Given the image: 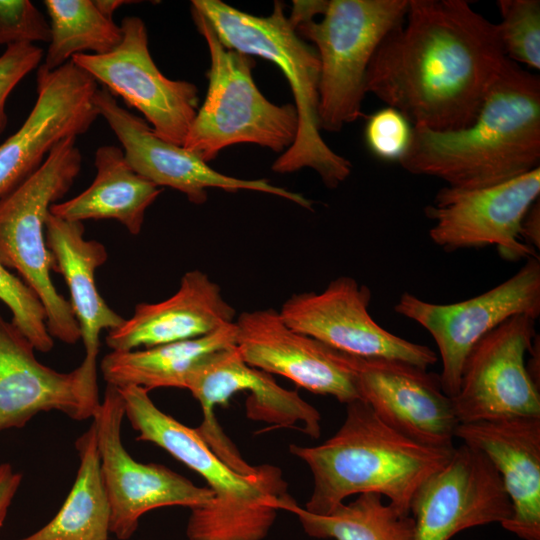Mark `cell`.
<instances>
[{
    "label": "cell",
    "mask_w": 540,
    "mask_h": 540,
    "mask_svg": "<svg viewBox=\"0 0 540 540\" xmlns=\"http://www.w3.org/2000/svg\"><path fill=\"white\" fill-rule=\"evenodd\" d=\"M507 57L496 24L465 0H409L380 43L365 91L412 127L456 131L472 124Z\"/></svg>",
    "instance_id": "6da1fadb"
},
{
    "label": "cell",
    "mask_w": 540,
    "mask_h": 540,
    "mask_svg": "<svg viewBox=\"0 0 540 540\" xmlns=\"http://www.w3.org/2000/svg\"><path fill=\"white\" fill-rule=\"evenodd\" d=\"M398 162L459 190L490 187L540 167L539 76L507 59L472 124L456 131L412 127Z\"/></svg>",
    "instance_id": "7a4b0ae2"
},
{
    "label": "cell",
    "mask_w": 540,
    "mask_h": 540,
    "mask_svg": "<svg viewBox=\"0 0 540 540\" xmlns=\"http://www.w3.org/2000/svg\"><path fill=\"white\" fill-rule=\"evenodd\" d=\"M346 405V418L332 437L313 447L290 445L313 475L305 509L326 515L351 495L377 493L410 514L413 495L449 461L454 448H431L408 439L362 400Z\"/></svg>",
    "instance_id": "3957f363"
},
{
    "label": "cell",
    "mask_w": 540,
    "mask_h": 540,
    "mask_svg": "<svg viewBox=\"0 0 540 540\" xmlns=\"http://www.w3.org/2000/svg\"><path fill=\"white\" fill-rule=\"evenodd\" d=\"M125 417L137 440L153 443L198 473L213 492L212 501L191 509L189 540H263L271 529L281 500L288 495L281 470L270 464L243 474L225 463L198 434L161 411L149 391L118 388Z\"/></svg>",
    "instance_id": "277c9868"
},
{
    "label": "cell",
    "mask_w": 540,
    "mask_h": 540,
    "mask_svg": "<svg viewBox=\"0 0 540 540\" xmlns=\"http://www.w3.org/2000/svg\"><path fill=\"white\" fill-rule=\"evenodd\" d=\"M191 7L213 26L222 44L275 63L291 87L298 115L293 144L272 165L276 173L311 168L329 189L337 188L351 173V163L335 153L320 134L318 117L320 62L316 49L301 38L275 1L271 15L254 16L220 0H193Z\"/></svg>",
    "instance_id": "5b68a950"
},
{
    "label": "cell",
    "mask_w": 540,
    "mask_h": 540,
    "mask_svg": "<svg viewBox=\"0 0 540 540\" xmlns=\"http://www.w3.org/2000/svg\"><path fill=\"white\" fill-rule=\"evenodd\" d=\"M199 33L207 42L211 65L208 91L191 123L183 147L206 163L238 143H254L285 152L295 141L298 115L295 105H276L257 88L252 56L226 48L209 20L191 7Z\"/></svg>",
    "instance_id": "8992f818"
},
{
    "label": "cell",
    "mask_w": 540,
    "mask_h": 540,
    "mask_svg": "<svg viewBox=\"0 0 540 540\" xmlns=\"http://www.w3.org/2000/svg\"><path fill=\"white\" fill-rule=\"evenodd\" d=\"M76 139L60 141L34 173L0 198V262L21 275L44 307L49 334L66 344L81 339L80 329L70 302L50 277L53 261L45 222L50 207L69 191L80 172Z\"/></svg>",
    "instance_id": "52a82bcc"
},
{
    "label": "cell",
    "mask_w": 540,
    "mask_h": 540,
    "mask_svg": "<svg viewBox=\"0 0 540 540\" xmlns=\"http://www.w3.org/2000/svg\"><path fill=\"white\" fill-rule=\"evenodd\" d=\"M409 0H330L320 21L294 26L320 62V129L339 132L362 115L368 66L383 39L405 18Z\"/></svg>",
    "instance_id": "ba28073f"
},
{
    "label": "cell",
    "mask_w": 540,
    "mask_h": 540,
    "mask_svg": "<svg viewBox=\"0 0 540 540\" xmlns=\"http://www.w3.org/2000/svg\"><path fill=\"white\" fill-rule=\"evenodd\" d=\"M394 311L432 336L442 362L440 384L452 398L459 390L467 356L484 336L515 315L539 317L540 259H527L513 276L473 298L436 304L404 293Z\"/></svg>",
    "instance_id": "9c48e42d"
},
{
    "label": "cell",
    "mask_w": 540,
    "mask_h": 540,
    "mask_svg": "<svg viewBox=\"0 0 540 540\" xmlns=\"http://www.w3.org/2000/svg\"><path fill=\"white\" fill-rule=\"evenodd\" d=\"M125 417L118 388L107 385L93 416L104 488L110 507V534L129 539L147 512L166 506L191 509L209 504L214 495L164 465L136 461L121 439Z\"/></svg>",
    "instance_id": "30bf717a"
},
{
    "label": "cell",
    "mask_w": 540,
    "mask_h": 540,
    "mask_svg": "<svg viewBox=\"0 0 540 540\" xmlns=\"http://www.w3.org/2000/svg\"><path fill=\"white\" fill-rule=\"evenodd\" d=\"M120 28L122 40L113 51L77 54L72 62L141 112L159 137L183 146L198 110L197 87L160 72L151 57L142 19L125 17Z\"/></svg>",
    "instance_id": "8fae6325"
},
{
    "label": "cell",
    "mask_w": 540,
    "mask_h": 540,
    "mask_svg": "<svg viewBox=\"0 0 540 540\" xmlns=\"http://www.w3.org/2000/svg\"><path fill=\"white\" fill-rule=\"evenodd\" d=\"M540 167L481 189L438 191L425 215L434 221L429 237L446 252L495 246L507 260L539 258L521 239V223L539 199Z\"/></svg>",
    "instance_id": "7c38bea8"
},
{
    "label": "cell",
    "mask_w": 540,
    "mask_h": 540,
    "mask_svg": "<svg viewBox=\"0 0 540 540\" xmlns=\"http://www.w3.org/2000/svg\"><path fill=\"white\" fill-rule=\"evenodd\" d=\"M536 319L515 315L484 336L464 363L452 403L459 424L540 417V393L525 355L536 337Z\"/></svg>",
    "instance_id": "4fadbf2b"
},
{
    "label": "cell",
    "mask_w": 540,
    "mask_h": 540,
    "mask_svg": "<svg viewBox=\"0 0 540 540\" xmlns=\"http://www.w3.org/2000/svg\"><path fill=\"white\" fill-rule=\"evenodd\" d=\"M370 301L367 286L340 276L319 293L293 294L279 313L293 330L345 354L394 359L422 369L437 362L438 356L430 347L403 339L377 324L369 313Z\"/></svg>",
    "instance_id": "5bb4252c"
},
{
    "label": "cell",
    "mask_w": 540,
    "mask_h": 540,
    "mask_svg": "<svg viewBox=\"0 0 540 540\" xmlns=\"http://www.w3.org/2000/svg\"><path fill=\"white\" fill-rule=\"evenodd\" d=\"M36 84L31 112L0 145V198L34 173L60 141L86 133L99 116L98 83L72 60L54 70L40 66Z\"/></svg>",
    "instance_id": "9a60e30c"
},
{
    "label": "cell",
    "mask_w": 540,
    "mask_h": 540,
    "mask_svg": "<svg viewBox=\"0 0 540 540\" xmlns=\"http://www.w3.org/2000/svg\"><path fill=\"white\" fill-rule=\"evenodd\" d=\"M410 513L414 540H450L466 529L502 524L511 517L512 504L488 457L463 443L420 485Z\"/></svg>",
    "instance_id": "2e32d148"
},
{
    "label": "cell",
    "mask_w": 540,
    "mask_h": 540,
    "mask_svg": "<svg viewBox=\"0 0 540 540\" xmlns=\"http://www.w3.org/2000/svg\"><path fill=\"white\" fill-rule=\"evenodd\" d=\"M341 354L355 375L361 400L386 425L418 444L454 448L459 422L439 375L399 360Z\"/></svg>",
    "instance_id": "e0dca14e"
},
{
    "label": "cell",
    "mask_w": 540,
    "mask_h": 540,
    "mask_svg": "<svg viewBox=\"0 0 540 540\" xmlns=\"http://www.w3.org/2000/svg\"><path fill=\"white\" fill-rule=\"evenodd\" d=\"M200 403L202 424L198 434L222 459L230 458L236 447L219 426L214 409L225 405L237 392L249 391L246 400L247 416L275 427H296L302 423V432L312 438L321 434V416L316 408L300 397L297 391L279 386L271 374L251 367L240 357L236 345L210 356L200 365L187 384Z\"/></svg>",
    "instance_id": "ac0fdd59"
},
{
    "label": "cell",
    "mask_w": 540,
    "mask_h": 540,
    "mask_svg": "<svg viewBox=\"0 0 540 540\" xmlns=\"http://www.w3.org/2000/svg\"><path fill=\"white\" fill-rule=\"evenodd\" d=\"M94 104L121 143L129 166L158 187L178 190L197 205L206 202L207 189L218 188L228 192L251 190L272 194L312 209V202L301 194L265 179H239L212 169L195 153L159 137L143 118L121 107L104 87L96 91Z\"/></svg>",
    "instance_id": "d6986e66"
},
{
    "label": "cell",
    "mask_w": 540,
    "mask_h": 540,
    "mask_svg": "<svg viewBox=\"0 0 540 540\" xmlns=\"http://www.w3.org/2000/svg\"><path fill=\"white\" fill-rule=\"evenodd\" d=\"M242 360L286 377L306 390L341 403L361 400L353 371L341 352L290 328L273 308L241 313L235 321Z\"/></svg>",
    "instance_id": "ffe728a7"
},
{
    "label": "cell",
    "mask_w": 540,
    "mask_h": 540,
    "mask_svg": "<svg viewBox=\"0 0 540 540\" xmlns=\"http://www.w3.org/2000/svg\"><path fill=\"white\" fill-rule=\"evenodd\" d=\"M34 346L0 315V432L21 428L41 412L58 411L74 420L93 418L97 384L81 366L58 372L38 361Z\"/></svg>",
    "instance_id": "44dd1931"
},
{
    "label": "cell",
    "mask_w": 540,
    "mask_h": 540,
    "mask_svg": "<svg viewBox=\"0 0 540 540\" xmlns=\"http://www.w3.org/2000/svg\"><path fill=\"white\" fill-rule=\"evenodd\" d=\"M455 437L482 451L512 504L501 526L523 540H540V417L459 424Z\"/></svg>",
    "instance_id": "7402d4cb"
},
{
    "label": "cell",
    "mask_w": 540,
    "mask_h": 540,
    "mask_svg": "<svg viewBox=\"0 0 540 540\" xmlns=\"http://www.w3.org/2000/svg\"><path fill=\"white\" fill-rule=\"evenodd\" d=\"M235 316L220 286L194 269L168 299L139 303L129 319L108 331L105 342L111 351L150 348L209 335L234 323Z\"/></svg>",
    "instance_id": "603a6c76"
},
{
    "label": "cell",
    "mask_w": 540,
    "mask_h": 540,
    "mask_svg": "<svg viewBox=\"0 0 540 540\" xmlns=\"http://www.w3.org/2000/svg\"><path fill=\"white\" fill-rule=\"evenodd\" d=\"M81 222L66 221L48 213L45 240L53 261V271L61 274L70 292V305L78 322L85 356L81 367L97 381L99 336L125 320L100 295L95 282L96 269L108 258L103 244L84 237Z\"/></svg>",
    "instance_id": "cb8c5ba5"
},
{
    "label": "cell",
    "mask_w": 540,
    "mask_h": 540,
    "mask_svg": "<svg viewBox=\"0 0 540 540\" xmlns=\"http://www.w3.org/2000/svg\"><path fill=\"white\" fill-rule=\"evenodd\" d=\"M96 177L83 192L50 207L54 216L71 222L114 219L133 235L141 232L145 212L162 189L138 175L123 150L113 145L96 150Z\"/></svg>",
    "instance_id": "d4e9b609"
},
{
    "label": "cell",
    "mask_w": 540,
    "mask_h": 540,
    "mask_svg": "<svg viewBox=\"0 0 540 540\" xmlns=\"http://www.w3.org/2000/svg\"><path fill=\"white\" fill-rule=\"evenodd\" d=\"M236 345L235 322L209 335L150 348L111 351L100 364L107 385L147 391L186 389L195 370L214 353Z\"/></svg>",
    "instance_id": "484cf974"
},
{
    "label": "cell",
    "mask_w": 540,
    "mask_h": 540,
    "mask_svg": "<svg viewBox=\"0 0 540 540\" xmlns=\"http://www.w3.org/2000/svg\"><path fill=\"white\" fill-rule=\"evenodd\" d=\"M76 449L79 467L63 505L46 525L18 540H109L110 507L93 422L77 439Z\"/></svg>",
    "instance_id": "4316f807"
},
{
    "label": "cell",
    "mask_w": 540,
    "mask_h": 540,
    "mask_svg": "<svg viewBox=\"0 0 540 540\" xmlns=\"http://www.w3.org/2000/svg\"><path fill=\"white\" fill-rule=\"evenodd\" d=\"M377 493H362L345 504L337 505L326 515L313 514L301 508L286 495L279 510L295 514L304 531L315 538L335 540H414L415 522L410 514L383 503Z\"/></svg>",
    "instance_id": "83f0119b"
},
{
    "label": "cell",
    "mask_w": 540,
    "mask_h": 540,
    "mask_svg": "<svg viewBox=\"0 0 540 540\" xmlns=\"http://www.w3.org/2000/svg\"><path fill=\"white\" fill-rule=\"evenodd\" d=\"M50 41L43 66L54 70L74 55H104L122 40L120 26L102 15L91 0H45Z\"/></svg>",
    "instance_id": "f1b7e54d"
},
{
    "label": "cell",
    "mask_w": 540,
    "mask_h": 540,
    "mask_svg": "<svg viewBox=\"0 0 540 540\" xmlns=\"http://www.w3.org/2000/svg\"><path fill=\"white\" fill-rule=\"evenodd\" d=\"M501 22L496 24L506 57L540 69V1L498 0Z\"/></svg>",
    "instance_id": "f546056e"
},
{
    "label": "cell",
    "mask_w": 540,
    "mask_h": 540,
    "mask_svg": "<svg viewBox=\"0 0 540 540\" xmlns=\"http://www.w3.org/2000/svg\"><path fill=\"white\" fill-rule=\"evenodd\" d=\"M0 301L12 313V323L32 343L35 350L49 352L54 339L49 334L46 313L37 295L0 262Z\"/></svg>",
    "instance_id": "4dcf8cb0"
},
{
    "label": "cell",
    "mask_w": 540,
    "mask_h": 540,
    "mask_svg": "<svg viewBox=\"0 0 540 540\" xmlns=\"http://www.w3.org/2000/svg\"><path fill=\"white\" fill-rule=\"evenodd\" d=\"M411 135L412 125L388 106L370 115L365 126L368 148L385 161H399L408 149Z\"/></svg>",
    "instance_id": "1f68e13d"
},
{
    "label": "cell",
    "mask_w": 540,
    "mask_h": 540,
    "mask_svg": "<svg viewBox=\"0 0 540 540\" xmlns=\"http://www.w3.org/2000/svg\"><path fill=\"white\" fill-rule=\"evenodd\" d=\"M50 41V26L29 0H0V46Z\"/></svg>",
    "instance_id": "d6a6232c"
},
{
    "label": "cell",
    "mask_w": 540,
    "mask_h": 540,
    "mask_svg": "<svg viewBox=\"0 0 540 540\" xmlns=\"http://www.w3.org/2000/svg\"><path fill=\"white\" fill-rule=\"evenodd\" d=\"M43 50L34 44L6 47L0 56V136L7 126L6 102L18 83L43 59Z\"/></svg>",
    "instance_id": "836d02e7"
},
{
    "label": "cell",
    "mask_w": 540,
    "mask_h": 540,
    "mask_svg": "<svg viewBox=\"0 0 540 540\" xmlns=\"http://www.w3.org/2000/svg\"><path fill=\"white\" fill-rule=\"evenodd\" d=\"M21 481V473L17 472L11 464H0V530L3 527L12 501L19 490Z\"/></svg>",
    "instance_id": "e575fe53"
},
{
    "label": "cell",
    "mask_w": 540,
    "mask_h": 540,
    "mask_svg": "<svg viewBox=\"0 0 540 540\" xmlns=\"http://www.w3.org/2000/svg\"><path fill=\"white\" fill-rule=\"evenodd\" d=\"M522 241L538 251L540 249V201L537 199L528 209L521 223Z\"/></svg>",
    "instance_id": "d590c367"
},
{
    "label": "cell",
    "mask_w": 540,
    "mask_h": 540,
    "mask_svg": "<svg viewBox=\"0 0 540 540\" xmlns=\"http://www.w3.org/2000/svg\"><path fill=\"white\" fill-rule=\"evenodd\" d=\"M99 12L105 17L112 19V15L116 9L125 4L138 3V1L126 0H95L93 1Z\"/></svg>",
    "instance_id": "8d00e7d4"
}]
</instances>
